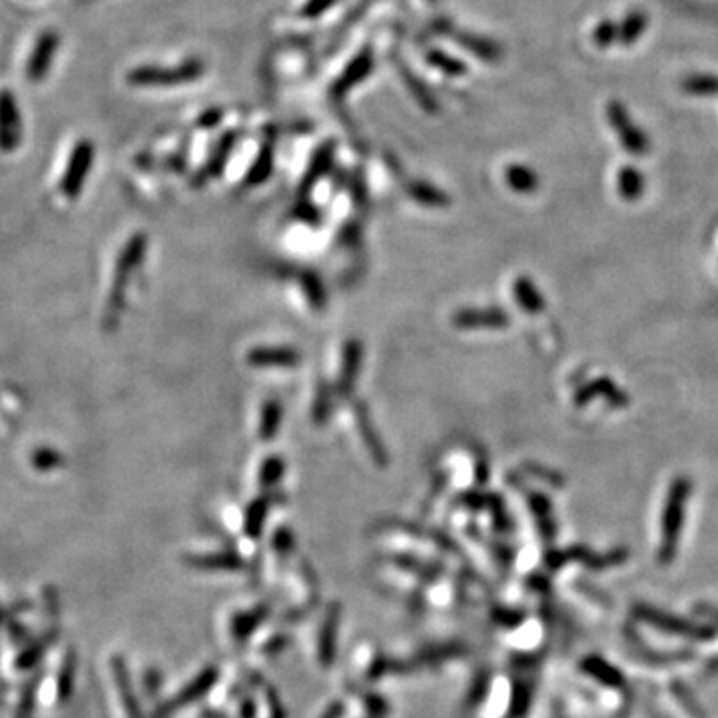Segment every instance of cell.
Returning <instances> with one entry per match:
<instances>
[{
    "mask_svg": "<svg viewBox=\"0 0 718 718\" xmlns=\"http://www.w3.org/2000/svg\"><path fill=\"white\" fill-rule=\"evenodd\" d=\"M407 194L423 206H447L449 196L443 194L438 188L425 182H412L407 186Z\"/></svg>",
    "mask_w": 718,
    "mask_h": 718,
    "instance_id": "cell-28",
    "label": "cell"
},
{
    "mask_svg": "<svg viewBox=\"0 0 718 718\" xmlns=\"http://www.w3.org/2000/svg\"><path fill=\"white\" fill-rule=\"evenodd\" d=\"M529 503H531V509L537 517V523L538 529H541V533L547 538H553L555 537V521H553V507H551V501L545 497L541 493H533L531 497H529Z\"/></svg>",
    "mask_w": 718,
    "mask_h": 718,
    "instance_id": "cell-26",
    "label": "cell"
},
{
    "mask_svg": "<svg viewBox=\"0 0 718 718\" xmlns=\"http://www.w3.org/2000/svg\"><path fill=\"white\" fill-rule=\"evenodd\" d=\"M333 152H336V148H333V142H326L318 152H315L312 164H310V168H307V172H305V176H304L302 194H304V192H310L312 186H313L315 182H318V180H320L323 174L328 172L330 166H331V160H333Z\"/></svg>",
    "mask_w": 718,
    "mask_h": 718,
    "instance_id": "cell-20",
    "label": "cell"
},
{
    "mask_svg": "<svg viewBox=\"0 0 718 718\" xmlns=\"http://www.w3.org/2000/svg\"><path fill=\"white\" fill-rule=\"evenodd\" d=\"M425 58L433 68H438V71L447 76H463L467 72V66L461 63V60L449 56L447 53H443V50H430Z\"/></svg>",
    "mask_w": 718,
    "mask_h": 718,
    "instance_id": "cell-30",
    "label": "cell"
},
{
    "mask_svg": "<svg viewBox=\"0 0 718 718\" xmlns=\"http://www.w3.org/2000/svg\"><path fill=\"white\" fill-rule=\"evenodd\" d=\"M598 396L605 397V401H609L613 407H625L629 404V396L625 391L617 388V383L609 378H598V380L589 381L587 386H583L575 393V405L583 407L589 404V401L597 399Z\"/></svg>",
    "mask_w": 718,
    "mask_h": 718,
    "instance_id": "cell-10",
    "label": "cell"
},
{
    "mask_svg": "<svg viewBox=\"0 0 718 718\" xmlns=\"http://www.w3.org/2000/svg\"><path fill=\"white\" fill-rule=\"evenodd\" d=\"M700 614H705V617L708 619V621H713V622H718V609H713V606H706V605H703L700 606V609H697Z\"/></svg>",
    "mask_w": 718,
    "mask_h": 718,
    "instance_id": "cell-44",
    "label": "cell"
},
{
    "mask_svg": "<svg viewBox=\"0 0 718 718\" xmlns=\"http://www.w3.org/2000/svg\"><path fill=\"white\" fill-rule=\"evenodd\" d=\"M113 672H114V680L118 685L120 698H122V705L126 708L128 718H142L138 700H136L132 685H130V677H128L126 664H124V661L120 656L113 658Z\"/></svg>",
    "mask_w": 718,
    "mask_h": 718,
    "instance_id": "cell-16",
    "label": "cell"
},
{
    "mask_svg": "<svg viewBox=\"0 0 718 718\" xmlns=\"http://www.w3.org/2000/svg\"><path fill=\"white\" fill-rule=\"evenodd\" d=\"M637 617L643 619L648 625H653L656 629H661L664 632H672V635H682V637H692V639H698V640H711L716 630L711 627H703V625H695V622H687L682 619L672 617V614H666L661 613L656 609H651V606H645L640 605L635 609Z\"/></svg>",
    "mask_w": 718,
    "mask_h": 718,
    "instance_id": "cell-6",
    "label": "cell"
},
{
    "mask_svg": "<svg viewBox=\"0 0 718 718\" xmlns=\"http://www.w3.org/2000/svg\"><path fill=\"white\" fill-rule=\"evenodd\" d=\"M281 423V407L278 401H268L266 407L262 412V422H260V438L263 441H270L278 435Z\"/></svg>",
    "mask_w": 718,
    "mask_h": 718,
    "instance_id": "cell-31",
    "label": "cell"
},
{
    "mask_svg": "<svg viewBox=\"0 0 718 718\" xmlns=\"http://www.w3.org/2000/svg\"><path fill=\"white\" fill-rule=\"evenodd\" d=\"M399 72H401V79H404V82H405L407 90L412 92V96L417 100V104L422 106L425 113H430V114L438 113V110H439L438 100H435L431 90L425 87V84L422 82V79H419L417 74H413L412 71H409L405 64L399 66Z\"/></svg>",
    "mask_w": 718,
    "mask_h": 718,
    "instance_id": "cell-18",
    "label": "cell"
},
{
    "mask_svg": "<svg viewBox=\"0 0 718 718\" xmlns=\"http://www.w3.org/2000/svg\"><path fill=\"white\" fill-rule=\"evenodd\" d=\"M372 71H373V53L370 46H365L362 53L346 66V71L339 74V79L333 82L331 96L344 98L349 90L355 88L359 82H363L367 76L372 74Z\"/></svg>",
    "mask_w": 718,
    "mask_h": 718,
    "instance_id": "cell-9",
    "label": "cell"
},
{
    "mask_svg": "<svg viewBox=\"0 0 718 718\" xmlns=\"http://www.w3.org/2000/svg\"><path fill=\"white\" fill-rule=\"evenodd\" d=\"M606 118H609L621 146L629 154H632V156H643V154H647L648 148H651L648 136L632 122L625 104H621L617 100L609 102V106H606Z\"/></svg>",
    "mask_w": 718,
    "mask_h": 718,
    "instance_id": "cell-4",
    "label": "cell"
},
{
    "mask_svg": "<svg viewBox=\"0 0 718 718\" xmlns=\"http://www.w3.org/2000/svg\"><path fill=\"white\" fill-rule=\"evenodd\" d=\"M194 565L198 567H220V569H234L239 565V561L234 555H210V557L196 559Z\"/></svg>",
    "mask_w": 718,
    "mask_h": 718,
    "instance_id": "cell-39",
    "label": "cell"
},
{
    "mask_svg": "<svg viewBox=\"0 0 718 718\" xmlns=\"http://www.w3.org/2000/svg\"><path fill=\"white\" fill-rule=\"evenodd\" d=\"M505 182L517 194H533L538 188V178L529 166L511 164L505 168Z\"/></svg>",
    "mask_w": 718,
    "mask_h": 718,
    "instance_id": "cell-21",
    "label": "cell"
},
{
    "mask_svg": "<svg viewBox=\"0 0 718 718\" xmlns=\"http://www.w3.org/2000/svg\"><path fill=\"white\" fill-rule=\"evenodd\" d=\"M220 120H221V110H210V113L200 116L198 126L200 128H212V126H216Z\"/></svg>",
    "mask_w": 718,
    "mask_h": 718,
    "instance_id": "cell-43",
    "label": "cell"
},
{
    "mask_svg": "<svg viewBox=\"0 0 718 718\" xmlns=\"http://www.w3.org/2000/svg\"><path fill=\"white\" fill-rule=\"evenodd\" d=\"M357 425H359V430H362V435H363V439L367 443V447H370V451H372V457L375 459V463L386 465L388 463V455H386V451H383V447H381L380 438H378V433H375V430H373L370 417L363 413V407L357 409Z\"/></svg>",
    "mask_w": 718,
    "mask_h": 718,
    "instance_id": "cell-27",
    "label": "cell"
},
{
    "mask_svg": "<svg viewBox=\"0 0 718 718\" xmlns=\"http://www.w3.org/2000/svg\"><path fill=\"white\" fill-rule=\"evenodd\" d=\"M648 27V16L645 11H632L625 16V21L619 24V42L625 46L635 45L637 40L643 38V34Z\"/></svg>",
    "mask_w": 718,
    "mask_h": 718,
    "instance_id": "cell-23",
    "label": "cell"
},
{
    "mask_svg": "<svg viewBox=\"0 0 718 718\" xmlns=\"http://www.w3.org/2000/svg\"><path fill=\"white\" fill-rule=\"evenodd\" d=\"M359 363H362V346H359V341H349L344 352V367H341L339 380V389L344 393L354 389V383L359 373Z\"/></svg>",
    "mask_w": 718,
    "mask_h": 718,
    "instance_id": "cell-22",
    "label": "cell"
},
{
    "mask_svg": "<svg viewBox=\"0 0 718 718\" xmlns=\"http://www.w3.org/2000/svg\"><path fill=\"white\" fill-rule=\"evenodd\" d=\"M54 639H56V630H50L42 639L34 640V643L29 648H24V653L19 656V661H16V666H19V669H22V671L32 669V666L40 661L42 655L46 653V648L53 647Z\"/></svg>",
    "mask_w": 718,
    "mask_h": 718,
    "instance_id": "cell-29",
    "label": "cell"
},
{
    "mask_svg": "<svg viewBox=\"0 0 718 718\" xmlns=\"http://www.w3.org/2000/svg\"><path fill=\"white\" fill-rule=\"evenodd\" d=\"M682 90L692 94V96H718V76L708 72L690 74L682 80Z\"/></svg>",
    "mask_w": 718,
    "mask_h": 718,
    "instance_id": "cell-25",
    "label": "cell"
},
{
    "mask_svg": "<svg viewBox=\"0 0 718 718\" xmlns=\"http://www.w3.org/2000/svg\"><path fill=\"white\" fill-rule=\"evenodd\" d=\"M336 3H338V0H307L305 6L302 8V13H299V16H302V19H307V21H313V19H318V16H321L323 13L328 11L330 6H333Z\"/></svg>",
    "mask_w": 718,
    "mask_h": 718,
    "instance_id": "cell-41",
    "label": "cell"
},
{
    "mask_svg": "<svg viewBox=\"0 0 718 718\" xmlns=\"http://www.w3.org/2000/svg\"><path fill=\"white\" fill-rule=\"evenodd\" d=\"M260 621V614L258 613H250V614H238L236 622H234V632L236 637H244L250 632L255 625H258Z\"/></svg>",
    "mask_w": 718,
    "mask_h": 718,
    "instance_id": "cell-42",
    "label": "cell"
},
{
    "mask_svg": "<svg viewBox=\"0 0 718 718\" xmlns=\"http://www.w3.org/2000/svg\"><path fill=\"white\" fill-rule=\"evenodd\" d=\"M299 354L294 347H258L247 355L254 367H294L299 363Z\"/></svg>",
    "mask_w": 718,
    "mask_h": 718,
    "instance_id": "cell-12",
    "label": "cell"
},
{
    "mask_svg": "<svg viewBox=\"0 0 718 718\" xmlns=\"http://www.w3.org/2000/svg\"><path fill=\"white\" fill-rule=\"evenodd\" d=\"M213 680H216V671L206 669L200 674L198 679H196L194 685H188V689L182 690V695H180L178 698H174L172 703H170L164 708V711H174V708H180V706H184L188 703H192L194 698H198V697L204 695V692L210 690V687L213 685Z\"/></svg>",
    "mask_w": 718,
    "mask_h": 718,
    "instance_id": "cell-24",
    "label": "cell"
},
{
    "mask_svg": "<svg viewBox=\"0 0 718 718\" xmlns=\"http://www.w3.org/2000/svg\"><path fill=\"white\" fill-rule=\"evenodd\" d=\"M583 672H587L589 677H593L595 680L603 682V685L611 689H622L625 687V679L621 677V672L611 666L609 663H605L603 658L598 656H589L583 661Z\"/></svg>",
    "mask_w": 718,
    "mask_h": 718,
    "instance_id": "cell-19",
    "label": "cell"
},
{
    "mask_svg": "<svg viewBox=\"0 0 718 718\" xmlns=\"http://www.w3.org/2000/svg\"><path fill=\"white\" fill-rule=\"evenodd\" d=\"M690 493H692V481L685 475L672 479L669 491H666L661 517V547H658V561H661L663 565H669V563H672L674 555H677Z\"/></svg>",
    "mask_w": 718,
    "mask_h": 718,
    "instance_id": "cell-1",
    "label": "cell"
},
{
    "mask_svg": "<svg viewBox=\"0 0 718 718\" xmlns=\"http://www.w3.org/2000/svg\"><path fill=\"white\" fill-rule=\"evenodd\" d=\"M266 511H268V503L263 499L254 501L250 509L246 513V533L250 537H258L262 533V523H263V517H266Z\"/></svg>",
    "mask_w": 718,
    "mask_h": 718,
    "instance_id": "cell-35",
    "label": "cell"
},
{
    "mask_svg": "<svg viewBox=\"0 0 718 718\" xmlns=\"http://www.w3.org/2000/svg\"><path fill=\"white\" fill-rule=\"evenodd\" d=\"M302 284H304V292H305L307 299H310L313 310H323V307H326V292H323L320 278L315 276V273L307 271V273H304Z\"/></svg>",
    "mask_w": 718,
    "mask_h": 718,
    "instance_id": "cell-34",
    "label": "cell"
},
{
    "mask_svg": "<svg viewBox=\"0 0 718 718\" xmlns=\"http://www.w3.org/2000/svg\"><path fill=\"white\" fill-rule=\"evenodd\" d=\"M593 40H595V45L601 48L611 46L613 42L619 40V24H614L613 21H601L595 27Z\"/></svg>",
    "mask_w": 718,
    "mask_h": 718,
    "instance_id": "cell-36",
    "label": "cell"
},
{
    "mask_svg": "<svg viewBox=\"0 0 718 718\" xmlns=\"http://www.w3.org/2000/svg\"><path fill=\"white\" fill-rule=\"evenodd\" d=\"M22 140V116L11 90H0V152H13Z\"/></svg>",
    "mask_w": 718,
    "mask_h": 718,
    "instance_id": "cell-7",
    "label": "cell"
},
{
    "mask_svg": "<svg viewBox=\"0 0 718 718\" xmlns=\"http://www.w3.org/2000/svg\"><path fill=\"white\" fill-rule=\"evenodd\" d=\"M284 475V461L280 457H268L260 472V481L263 487H271L278 483V479Z\"/></svg>",
    "mask_w": 718,
    "mask_h": 718,
    "instance_id": "cell-38",
    "label": "cell"
},
{
    "mask_svg": "<svg viewBox=\"0 0 718 718\" xmlns=\"http://www.w3.org/2000/svg\"><path fill=\"white\" fill-rule=\"evenodd\" d=\"M94 160V146L90 140H80L76 142V146L68 158V164L64 170V176L60 180V194L68 200H74L80 196V190L84 182H87V176L92 168Z\"/></svg>",
    "mask_w": 718,
    "mask_h": 718,
    "instance_id": "cell-5",
    "label": "cell"
},
{
    "mask_svg": "<svg viewBox=\"0 0 718 718\" xmlns=\"http://www.w3.org/2000/svg\"><path fill=\"white\" fill-rule=\"evenodd\" d=\"M234 144H236V132L224 134V138L220 140L218 148L213 150L212 158L208 160V164L200 170L198 176H196V186L204 184V182H206V180L216 178V176L221 172V170H224L226 162H228V158H230V154H232V150H234Z\"/></svg>",
    "mask_w": 718,
    "mask_h": 718,
    "instance_id": "cell-14",
    "label": "cell"
},
{
    "mask_svg": "<svg viewBox=\"0 0 718 718\" xmlns=\"http://www.w3.org/2000/svg\"><path fill=\"white\" fill-rule=\"evenodd\" d=\"M74 669H76L74 651H68L64 663H63V669H60V674H58V698L60 700H66L68 697H71L72 685H74Z\"/></svg>",
    "mask_w": 718,
    "mask_h": 718,
    "instance_id": "cell-33",
    "label": "cell"
},
{
    "mask_svg": "<svg viewBox=\"0 0 718 718\" xmlns=\"http://www.w3.org/2000/svg\"><path fill=\"white\" fill-rule=\"evenodd\" d=\"M0 625H3V611H0Z\"/></svg>",
    "mask_w": 718,
    "mask_h": 718,
    "instance_id": "cell-45",
    "label": "cell"
},
{
    "mask_svg": "<svg viewBox=\"0 0 718 718\" xmlns=\"http://www.w3.org/2000/svg\"><path fill=\"white\" fill-rule=\"evenodd\" d=\"M34 692H37V682H29L21 695V705H19V711H16V718H32Z\"/></svg>",
    "mask_w": 718,
    "mask_h": 718,
    "instance_id": "cell-40",
    "label": "cell"
},
{
    "mask_svg": "<svg viewBox=\"0 0 718 718\" xmlns=\"http://www.w3.org/2000/svg\"><path fill=\"white\" fill-rule=\"evenodd\" d=\"M647 180L635 166H622L617 174V192L622 200L635 202L645 194Z\"/></svg>",
    "mask_w": 718,
    "mask_h": 718,
    "instance_id": "cell-17",
    "label": "cell"
},
{
    "mask_svg": "<svg viewBox=\"0 0 718 718\" xmlns=\"http://www.w3.org/2000/svg\"><path fill=\"white\" fill-rule=\"evenodd\" d=\"M513 296H515L521 310L527 313H538L545 310V297L538 292V288L531 278H517L515 284H513Z\"/></svg>",
    "mask_w": 718,
    "mask_h": 718,
    "instance_id": "cell-15",
    "label": "cell"
},
{
    "mask_svg": "<svg viewBox=\"0 0 718 718\" xmlns=\"http://www.w3.org/2000/svg\"><path fill=\"white\" fill-rule=\"evenodd\" d=\"M60 45V38L54 30H45L37 38L32 46V53L27 60V80L37 84L40 80H45V76L50 72V66L54 63L56 50Z\"/></svg>",
    "mask_w": 718,
    "mask_h": 718,
    "instance_id": "cell-8",
    "label": "cell"
},
{
    "mask_svg": "<svg viewBox=\"0 0 718 718\" xmlns=\"http://www.w3.org/2000/svg\"><path fill=\"white\" fill-rule=\"evenodd\" d=\"M453 38H455L459 45L467 50V53H472L473 56L485 60V63H497V60L503 56L501 46L497 45V42H493L489 38L477 37V34H472V32H453Z\"/></svg>",
    "mask_w": 718,
    "mask_h": 718,
    "instance_id": "cell-13",
    "label": "cell"
},
{
    "mask_svg": "<svg viewBox=\"0 0 718 718\" xmlns=\"http://www.w3.org/2000/svg\"><path fill=\"white\" fill-rule=\"evenodd\" d=\"M204 74V64L200 60H188L178 68H158V66H140L128 74V82L132 87H180L198 80Z\"/></svg>",
    "mask_w": 718,
    "mask_h": 718,
    "instance_id": "cell-3",
    "label": "cell"
},
{
    "mask_svg": "<svg viewBox=\"0 0 718 718\" xmlns=\"http://www.w3.org/2000/svg\"><path fill=\"white\" fill-rule=\"evenodd\" d=\"M453 323L461 330H477V328L499 330L509 326V318L505 312L499 310V307H487V310H461L455 313Z\"/></svg>",
    "mask_w": 718,
    "mask_h": 718,
    "instance_id": "cell-11",
    "label": "cell"
},
{
    "mask_svg": "<svg viewBox=\"0 0 718 718\" xmlns=\"http://www.w3.org/2000/svg\"><path fill=\"white\" fill-rule=\"evenodd\" d=\"M32 465L38 469V472H53V469L63 465V457L54 449H37L32 455Z\"/></svg>",
    "mask_w": 718,
    "mask_h": 718,
    "instance_id": "cell-37",
    "label": "cell"
},
{
    "mask_svg": "<svg viewBox=\"0 0 718 718\" xmlns=\"http://www.w3.org/2000/svg\"><path fill=\"white\" fill-rule=\"evenodd\" d=\"M146 246H148L146 236L136 234L134 238H130V242L124 246L122 254H120L118 263H116V276H114L113 292H110L106 315H104L108 328L116 326L118 315H120V312H122V307H124V294H126L128 281H130L134 270L140 266L144 254H146Z\"/></svg>",
    "mask_w": 718,
    "mask_h": 718,
    "instance_id": "cell-2",
    "label": "cell"
},
{
    "mask_svg": "<svg viewBox=\"0 0 718 718\" xmlns=\"http://www.w3.org/2000/svg\"><path fill=\"white\" fill-rule=\"evenodd\" d=\"M271 168H273V146L268 142L266 146L262 148L258 160H255V164L250 170V174H247V184L254 186L266 182L271 174Z\"/></svg>",
    "mask_w": 718,
    "mask_h": 718,
    "instance_id": "cell-32",
    "label": "cell"
}]
</instances>
